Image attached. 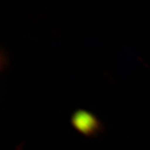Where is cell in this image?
Returning <instances> with one entry per match:
<instances>
[{
	"label": "cell",
	"mask_w": 150,
	"mask_h": 150,
	"mask_svg": "<svg viewBox=\"0 0 150 150\" xmlns=\"http://www.w3.org/2000/svg\"><path fill=\"white\" fill-rule=\"evenodd\" d=\"M73 123L78 129L88 135L93 133L98 128V123L96 122L94 117L88 113L79 112L74 116Z\"/></svg>",
	"instance_id": "cell-1"
}]
</instances>
